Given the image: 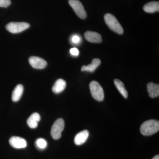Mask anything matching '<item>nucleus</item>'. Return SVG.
<instances>
[{"mask_svg":"<svg viewBox=\"0 0 159 159\" xmlns=\"http://www.w3.org/2000/svg\"><path fill=\"white\" fill-rule=\"evenodd\" d=\"M159 130V122L157 120H148L143 122L140 127L141 133L145 136H150Z\"/></svg>","mask_w":159,"mask_h":159,"instance_id":"1","label":"nucleus"},{"mask_svg":"<svg viewBox=\"0 0 159 159\" xmlns=\"http://www.w3.org/2000/svg\"><path fill=\"white\" fill-rule=\"evenodd\" d=\"M104 20L107 25L111 30L119 34H122L123 33L122 26L116 18L112 14L107 13L104 16Z\"/></svg>","mask_w":159,"mask_h":159,"instance_id":"2","label":"nucleus"},{"mask_svg":"<svg viewBox=\"0 0 159 159\" xmlns=\"http://www.w3.org/2000/svg\"><path fill=\"white\" fill-rule=\"evenodd\" d=\"M90 90L94 99L102 101L104 98V91L100 84L96 81H92L90 84Z\"/></svg>","mask_w":159,"mask_h":159,"instance_id":"3","label":"nucleus"},{"mask_svg":"<svg viewBox=\"0 0 159 159\" xmlns=\"http://www.w3.org/2000/svg\"><path fill=\"white\" fill-rule=\"evenodd\" d=\"M65 122L62 119H57L54 122L51 129V135L55 140L59 139L61 136V133L64 129Z\"/></svg>","mask_w":159,"mask_h":159,"instance_id":"4","label":"nucleus"},{"mask_svg":"<svg viewBox=\"0 0 159 159\" xmlns=\"http://www.w3.org/2000/svg\"><path fill=\"white\" fill-rule=\"evenodd\" d=\"M30 27L29 23L25 22H11L7 24L6 29L12 33H18L25 31Z\"/></svg>","mask_w":159,"mask_h":159,"instance_id":"5","label":"nucleus"},{"mask_svg":"<svg viewBox=\"0 0 159 159\" xmlns=\"http://www.w3.org/2000/svg\"><path fill=\"white\" fill-rule=\"evenodd\" d=\"M69 4L78 17L82 19L86 18L87 13L82 3L78 0H69Z\"/></svg>","mask_w":159,"mask_h":159,"instance_id":"6","label":"nucleus"},{"mask_svg":"<svg viewBox=\"0 0 159 159\" xmlns=\"http://www.w3.org/2000/svg\"><path fill=\"white\" fill-rule=\"evenodd\" d=\"M9 144L11 147L16 149L26 148L27 146V142L25 139L19 137L14 136L10 138Z\"/></svg>","mask_w":159,"mask_h":159,"instance_id":"7","label":"nucleus"},{"mask_svg":"<svg viewBox=\"0 0 159 159\" xmlns=\"http://www.w3.org/2000/svg\"><path fill=\"white\" fill-rule=\"evenodd\" d=\"M29 62L34 69H43L46 67L47 62L45 60L38 57L32 56L29 58Z\"/></svg>","mask_w":159,"mask_h":159,"instance_id":"8","label":"nucleus"},{"mask_svg":"<svg viewBox=\"0 0 159 159\" xmlns=\"http://www.w3.org/2000/svg\"><path fill=\"white\" fill-rule=\"evenodd\" d=\"M84 37L87 40L91 43H100L102 41L101 35L95 31H86L84 34Z\"/></svg>","mask_w":159,"mask_h":159,"instance_id":"9","label":"nucleus"},{"mask_svg":"<svg viewBox=\"0 0 159 159\" xmlns=\"http://www.w3.org/2000/svg\"><path fill=\"white\" fill-rule=\"evenodd\" d=\"M89 133L87 130H83L76 135L74 139L75 144L77 145H80L85 143L88 139Z\"/></svg>","mask_w":159,"mask_h":159,"instance_id":"10","label":"nucleus"},{"mask_svg":"<svg viewBox=\"0 0 159 159\" xmlns=\"http://www.w3.org/2000/svg\"><path fill=\"white\" fill-rule=\"evenodd\" d=\"M41 117L38 113H34L27 120V124L31 128H36L38 125V122L40 120Z\"/></svg>","mask_w":159,"mask_h":159,"instance_id":"11","label":"nucleus"},{"mask_svg":"<svg viewBox=\"0 0 159 159\" xmlns=\"http://www.w3.org/2000/svg\"><path fill=\"white\" fill-rule=\"evenodd\" d=\"M147 90L149 96L152 98L158 97L159 95V85L152 82L147 84Z\"/></svg>","mask_w":159,"mask_h":159,"instance_id":"12","label":"nucleus"},{"mask_svg":"<svg viewBox=\"0 0 159 159\" xmlns=\"http://www.w3.org/2000/svg\"><path fill=\"white\" fill-rule=\"evenodd\" d=\"M66 86V83L65 80L62 79H59L55 82L52 88V91L55 93H60L65 89Z\"/></svg>","mask_w":159,"mask_h":159,"instance_id":"13","label":"nucleus"},{"mask_svg":"<svg viewBox=\"0 0 159 159\" xmlns=\"http://www.w3.org/2000/svg\"><path fill=\"white\" fill-rule=\"evenodd\" d=\"M101 64V61L98 58H95L93 59V61L91 64L88 66H83L81 67V70L82 71L86 72H93L98 68V67Z\"/></svg>","mask_w":159,"mask_h":159,"instance_id":"14","label":"nucleus"},{"mask_svg":"<svg viewBox=\"0 0 159 159\" xmlns=\"http://www.w3.org/2000/svg\"><path fill=\"white\" fill-rule=\"evenodd\" d=\"M24 92V87L21 84H18L12 93L11 99L13 102H17L20 99Z\"/></svg>","mask_w":159,"mask_h":159,"instance_id":"15","label":"nucleus"},{"mask_svg":"<svg viewBox=\"0 0 159 159\" xmlns=\"http://www.w3.org/2000/svg\"><path fill=\"white\" fill-rule=\"evenodd\" d=\"M144 11L148 13H154L159 11V3L158 2H149L145 4L143 7Z\"/></svg>","mask_w":159,"mask_h":159,"instance_id":"16","label":"nucleus"},{"mask_svg":"<svg viewBox=\"0 0 159 159\" xmlns=\"http://www.w3.org/2000/svg\"><path fill=\"white\" fill-rule=\"evenodd\" d=\"M114 83L122 96L125 99L127 98L128 97V93L123 82L119 79H115L114 80Z\"/></svg>","mask_w":159,"mask_h":159,"instance_id":"17","label":"nucleus"},{"mask_svg":"<svg viewBox=\"0 0 159 159\" xmlns=\"http://www.w3.org/2000/svg\"><path fill=\"white\" fill-rule=\"evenodd\" d=\"M48 143L44 139L39 138L35 141V146L38 149L43 150L47 148Z\"/></svg>","mask_w":159,"mask_h":159,"instance_id":"18","label":"nucleus"},{"mask_svg":"<svg viewBox=\"0 0 159 159\" xmlns=\"http://www.w3.org/2000/svg\"><path fill=\"white\" fill-rule=\"evenodd\" d=\"M81 42V38L78 34H73L70 38V42L74 45H79Z\"/></svg>","mask_w":159,"mask_h":159,"instance_id":"19","label":"nucleus"},{"mask_svg":"<svg viewBox=\"0 0 159 159\" xmlns=\"http://www.w3.org/2000/svg\"><path fill=\"white\" fill-rule=\"evenodd\" d=\"M11 4L10 0H0V7L6 8Z\"/></svg>","mask_w":159,"mask_h":159,"instance_id":"20","label":"nucleus"},{"mask_svg":"<svg viewBox=\"0 0 159 159\" xmlns=\"http://www.w3.org/2000/svg\"><path fill=\"white\" fill-rule=\"evenodd\" d=\"M70 53L72 56H77L79 55V51L76 48H72L70 50Z\"/></svg>","mask_w":159,"mask_h":159,"instance_id":"21","label":"nucleus"},{"mask_svg":"<svg viewBox=\"0 0 159 159\" xmlns=\"http://www.w3.org/2000/svg\"><path fill=\"white\" fill-rule=\"evenodd\" d=\"M152 159H159V155H157L154 157H153L152 158Z\"/></svg>","mask_w":159,"mask_h":159,"instance_id":"22","label":"nucleus"}]
</instances>
